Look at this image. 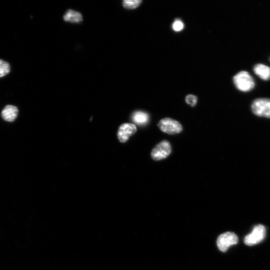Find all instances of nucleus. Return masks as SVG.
Listing matches in <instances>:
<instances>
[{"label":"nucleus","instance_id":"nucleus-1","mask_svg":"<svg viewBox=\"0 0 270 270\" xmlns=\"http://www.w3.org/2000/svg\"><path fill=\"white\" fill-rule=\"evenodd\" d=\"M233 81L236 88L244 92L252 90L255 85L253 77L246 71H241L236 74L234 77Z\"/></svg>","mask_w":270,"mask_h":270},{"label":"nucleus","instance_id":"nucleus-2","mask_svg":"<svg viewBox=\"0 0 270 270\" xmlns=\"http://www.w3.org/2000/svg\"><path fill=\"white\" fill-rule=\"evenodd\" d=\"M266 229L265 227L259 224L254 227L252 232L244 238V243L249 246H252L262 242L265 238Z\"/></svg>","mask_w":270,"mask_h":270},{"label":"nucleus","instance_id":"nucleus-3","mask_svg":"<svg viewBox=\"0 0 270 270\" xmlns=\"http://www.w3.org/2000/svg\"><path fill=\"white\" fill-rule=\"evenodd\" d=\"M239 238L234 232H227L219 235L217 240V245L220 251L226 252L231 246L238 244Z\"/></svg>","mask_w":270,"mask_h":270},{"label":"nucleus","instance_id":"nucleus-4","mask_svg":"<svg viewBox=\"0 0 270 270\" xmlns=\"http://www.w3.org/2000/svg\"><path fill=\"white\" fill-rule=\"evenodd\" d=\"M253 113L259 117L270 118V99L260 98L252 104Z\"/></svg>","mask_w":270,"mask_h":270},{"label":"nucleus","instance_id":"nucleus-5","mask_svg":"<svg viewBox=\"0 0 270 270\" xmlns=\"http://www.w3.org/2000/svg\"><path fill=\"white\" fill-rule=\"evenodd\" d=\"M172 152L170 143L164 140L153 149L151 153L152 158L156 161H159L168 157Z\"/></svg>","mask_w":270,"mask_h":270},{"label":"nucleus","instance_id":"nucleus-6","mask_svg":"<svg viewBox=\"0 0 270 270\" xmlns=\"http://www.w3.org/2000/svg\"><path fill=\"white\" fill-rule=\"evenodd\" d=\"M158 127L164 133L171 135L180 133L183 130L182 126L179 122L168 118L160 120Z\"/></svg>","mask_w":270,"mask_h":270},{"label":"nucleus","instance_id":"nucleus-7","mask_svg":"<svg viewBox=\"0 0 270 270\" xmlns=\"http://www.w3.org/2000/svg\"><path fill=\"white\" fill-rule=\"evenodd\" d=\"M136 131V127L134 125L128 123L123 124L120 127L118 131V139L121 142L125 143Z\"/></svg>","mask_w":270,"mask_h":270},{"label":"nucleus","instance_id":"nucleus-8","mask_svg":"<svg viewBox=\"0 0 270 270\" xmlns=\"http://www.w3.org/2000/svg\"><path fill=\"white\" fill-rule=\"evenodd\" d=\"M19 109L12 105H6L1 112L2 119L7 123L15 122L18 117Z\"/></svg>","mask_w":270,"mask_h":270},{"label":"nucleus","instance_id":"nucleus-9","mask_svg":"<svg viewBox=\"0 0 270 270\" xmlns=\"http://www.w3.org/2000/svg\"><path fill=\"white\" fill-rule=\"evenodd\" d=\"M255 73L264 80L270 79V68L266 65L259 64L254 67Z\"/></svg>","mask_w":270,"mask_h":270},{"label":"nucleus","instance_id":"nucleus-10","mask_svg":"<svg viewBox=\"0 0 270 270\" xmlns=\"http://www.w3.org/2000/svg\"><path fill=\"white\" fill-rule=\"evenodd\" d=\"M132 120L135 123L139 125H144L148 123L149 116L146 113L137 111L133 114Z\"/></svg>","mask_w":270,"mask_h":270},{"label":"nucleus","instance_id":"nucleus-11","mask_svg":"<svg viewBox=\"0 0 270 270\" xmlns=\"http://www.w3.org/2000/svg\"><path fill=\"white\" fill-rule=\"evenodd\" d=\"M65 21L71 23H80L83 20L82 15L72 10H68L64 16Z\"/></svg>","mask_w":270,"mask_h":270},{"label":"nucleus","instance_id":"nucleus-12","mask_svg":"<svg viewBox=\"0 0 270 270\" xmlns=\"http://www.w3.org/2000/svg\"><path fill=\"white\" fill-rule=\"evenodd\" d=\"M11 71L9 63L3 60L0 59V78L8 75Z\"/></svg>","mask_w":270,"mask_h":270},{"label":"nucleus","instance_id":"nucleus-13","mask_svg":"<svg viewBox=\"0 0 270 270\" xmlns=\"http://www.w3.org/2000/svg\"><path fill=\"white\" fill-rule=\"evenodd\" d=\"M141 2L142 1H140V0H134V1L125 0V1H123V4L125 8L133 9L139 7Z\"/></svg>","mask_w":270,"mask_h":270},{"label":"nucleus","instance_id":"nucleus-14","mask_svg":"<svg viewBox=\"0 0 270 270\" xmlns=\"http://www.w3.org/2000/svg\"><path fill=\"white\" fill-rule=\"evenodd\" d=\"M184 28V24L180 20H176L172 24V29L175 32H180Z\"/></svg>","mask_w":270,"mask_h":270},{"label":"nucleus","instance_id":"nucleus-15","mask_svg":"<svg viewBox=\"0 0 270 270\" xmlns=\"http://www.w3.org/2000/svg\"><path fill=\"white\" fill-rule=\"evenodd\" d=\"M186 102L191 106L194 107L197 103V98L193 95H188L186 98Z\"/></svg>","mask_w":270,"mask_h":270}]
</instances>
